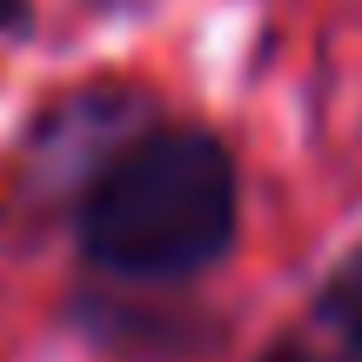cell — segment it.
<instances>
[{
	"instance_id": "obj_4",
	"label": "cell",
	"mask_w": 362,
	"mask_h": 362,
	"mask_svg": "<svg viewBox=\"0 0 362 362\" xmlns=\"http://www.w3.org/2000/svg\"><path fill=\"white\" fill-rule=\"evenodd\" d=\"M356 362H362V356H356Z\"/></svg>"
},
{
	"instance_id": "obj_1",
	"label": "cell",
	"mask_w": 362,
	"mask_h": 362,
	"mask_svg": "<svg viewBox=\"0 0 362 362\" xmlns=\"http://www.w3.org/2000/svg\"><path fill=\"white\" fill-rule=\"evenodd\" d=\"M235 235V168L208 134H148L88 188L81 242L121 275H188Z\"/></svg>"
},
{
	"instance_id": "obj_2",
	"label": "cell",
	"mask_w": 362,
	"mask_h": 362,
	"mask_svg": "<svg viewBox=\"0 0 362 362\" xmlns=\"http://www.w3.org/2000/svg\"><path fill=\"white\" fill-rule=\"evenodd\" d=\"M322 322L362 356V248L329 275V288H322Z\"/></svg>"
},
{
	"instance_id": "obj_3",
	"label": "cell",
	"mask_w": 362,
	"mask_h": 362,
	"mask_svg": "<svg viewBox=\"0 0 362 362\" xmlns=\"http://www.w3.org/2000/svg\"><path fill=\"white\" fill-rule=\"evenodd\" d=\"M262 362H322V356H315V349H296V342H282V349H269Z\"/></svg>"
}]
</instances>
